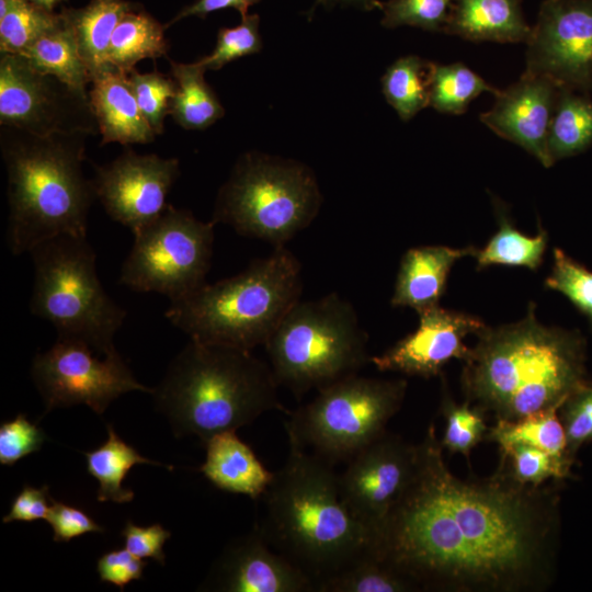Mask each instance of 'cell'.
I'll list each match as a JSON object with an SVG mask.
<instances>
[{
  "label": "cell",
  "instance_id": "obj_21",
  "mask_svg": "<svg viewBox=\"0 0 592 592\" xmlns=\"http://www.w3.org/2000/svg\"><path fill=\"white\" fill-rule=\"evenodd\" d=\"M475 247L420 246L401 258L394 293L392 307H410L417 312L437 306L446 289L453 265L462 258L476 254Z\"/></svg>",
  "mask_w": 592,
  "mask_h": 592
},
{
  "label": "cell",
  "instance_id": "obj_13",
  "mask_svg": "<svg viewBox=\"0 0 592 592\" xmlns=\"http://www.w3.org/2000/svg\"><path fill=\"white\" fill-rule=\"evenodd\" d=\"M0 124L42 137L99 132L89 96L12 54L0 58Z\"/></svg>",
  "mask_w": 592,
  "mask_h": 592
},
{
  "label": "cell",
  "instance_id": "obj_18",
  "mask_svg": "<svg viewBox=\"0 0 592 592\" xmlns=\"http://www.w3.org/2000/svg\"><path fill=\"white\" fill-rule=\"evenodd\" d=\"M206 587L225 592L316 591L314 579L277 551L258 526L227 546Z\"/></svg>",
  "mask_w": 592,
  "mask_h": 592
},
{
  "label": "cell",
  "instance_id": "obj_50",
  "mask_svg": "<svg viewBox=\"0 0 592 592\" xmlns=\"http://www.w3.org/2000/svg\"><path fill=\"white\" fill-rule=\"evenodd\" d=\"M32 3H35L39 7H43L49 11H53L54 7L62 0H27Z\"/></svg>",
  "mask_w": 592,
  "mask_h": 592
},
{
  "label": "cell",
  "instance_id": "obj_6",
  "mask_svg": "<svg viewBox=\"0 0 592 592\" xmlns=\"http://www.w3.org/2000/svg\"><path fill=\"white\" fill-rule=\"evenodd\" d=\"M303 288L299 260L277 247L240 273L170 301L164 317L191 340L252 351L265 344Z\"/></svg>",
  "mask_w": 592,
  "mask_h": 592
},
{
  "label": "cell",
  "instance_id": "obj_15",
  "mask_svg": "<svg viewBox=\"0 0 592 592\" xmlns=\"http://www.w3.org/2000/svg\"><path fill=\"white\" fill-rule=\"evenodd\" d=\"M179 175L177 158L140 155L128 148L111 162L94 166L92 183L106 214L134 235L166 209Z\"/></svg>",
  "mask_w": 592,
  "mask_h": 592
},
{
  "label": "cell",
  "instance_id": "obj_45",
  "mask_svg": "<svg viewBox=\"0 0 592 592\" xmlns=\"http://www.w3.org/2000/svg\"><path fill=\"white\" fill-rule=\"evenodd\" d=\"M125 548L138 558H152L164 565L166 555L163 545L171 537V533L161 524L140 526L128 520L121 532Z\"/></svg>",
  "mask_w": 592,
  "mask_h": 592
},
{
  "label": "cell",
  "instance_id": "obj_7",
  "mask_svg": "<svg viewBox=\"0 0 592 592\" xmlns=\"http://www.w3.org/2000/svg\"><path fill=\"white\" fill-rule=\"evenodd\" d=\"M368 335L354 306L338 293L298 300L263 345L278 384L296 398L358 374Z\"/></svg>",
  "mask_w": 592,
  "mask_h": 592
},
{
  "label": "cell",
  "instance_id": "obj_27",
  "mask_svg": "<svg viewBox=\"0 0 592 592\" xmlns=\"http://www.w3.org/2000/svg\"><path fill=\"white\" fill-rule=\"evenodd\" d=\"M21 56L36 71L53 76L76 92L89 96L87 86L91 82V73L64 16L58 26L39 37Z\"/></svg>",
  "mask_w": 592,
  "mask_h": 592
},
{
  "label": "cell",
  "instance_id": "obj_38",
  "mask_svg": "<svg viewBox=\"0 0 592 592\" xmlns=\"http://www.w3.org/2000/svg\"><path fill=\"white\" fill-rule=\"evenodd\" d=\"M454 0H387L379 1L382 25L387 29L413 26L429 32L445 33Z\"/></svg>",
  "mask_w": 592,
  "mask_h": 592
},
{
  "label": "cell",
  "instance_id": "obj_23",
  "mask_svg": "<svg viewBox=\"0 0 592 592\" xmlns=\"http://www.w3.org/2000/svg\"><path fill=\"white\" fill-rule=\"evenodd\" d=\"M522 0H454L445 34L471 42L526 43Z\"/></svg>",
  "mask_w": 592,
  "mask_h": 592
},
{
  "label": "cell",
  "instance_id": "obj_12",
  "mask_svg": "<svg viewBox=\"0 0 592 592\" xmlns=\"http://www.w3.org/2000/svg\"><path fill=\"white\" fill-rule=\"evenodd\" d=\"M94 352L82 341L58 338L50 349L34 356L31 376L46 412L87 405L102 414L123 394L135 390L152 394L153 388L134 377L117 351L103 358L94 356Z\"/></svg>",
  "mask_w": 592,
  "mask_h": 592
},
{
  "label": "cell",
  "instance_id": "obj_43",
  "mask_svg": "<svg viewBox=\"0 0 592 592\" xmlns=\"http://www.w3.org/2000/svg\"><path fill=\"white\" fill-rule=\"evenodd\" d=\"M46 434L26 415L19 413L14 419L0 424V464L13 466L25 456L41 449Z\"/></svg>",
  "mask_w": 592,
  "mask_h": 592
},
{
  "label": "cell",
  "instance_id": "obj_35",
  "mask_svg": "<svg viewBox=\"0 0 592 592\" xmlns=\"http://www.w3.org/2000/svg\"><path fill=\"white\" fill-rule=\"evenodd\" d=\"M499 91L464 64L433 65L430 106L437 112L463 114L478 95L485 92L496 95Z\"/></svg>",
  "mask_w": 592,
  "mask_h": 592
},
{
  "label": "cell",
  "instance_id": "obj_26",
  "mask_svg": "<svg viewBox=\"0 0 592 592\" xmlns=\"http://www.w3.org/2000/svg\"><path fill=\"white\" fill-rule=\"evenodd\" d=\"M175 93L170 115L184 129H206L225 115L215 91L204 79L206 69L198 62L183 64L169 60Z\"/></svg>",
  "mask_w": 592,
  "mask_h": 592
},
{
  "label": "cell",
  "instance_id": "obj_46",
  "mask_svg": "<svg viewBox=\"0 0 592 592\" xmlns=\"http://www.w3.org/2000/svg\"><path fill=\"white\" fill-rule=\"evenodd\" d=\"M146 565L141 558L122 548L103 554L96 561V571L102 582L114 584L123 591L130 581L143 577Z\"/></svg>",
  "mask_w": 592,
  "mask_h": 592
},
{
  "label": "cell",
  "instance_id": "obj_20",
  "mask_svg": "<svg viewBox=\"0 0 592 592\" xmlns=\"http://www.w3.org/2000/svg\"><path fill=\"white\" fill-rule=\"evenodd\" d=\"M89 102L95 116L100 145L118 143L123 146L149 144L157 136L144 115L127 79V72L111 65L91 79Z\"/></svg>",
  "mask_w": 592,
  "mask_h": 592
},
{
  "label": "cell",
  "instance_id": "obj_44",
  "mask_svg": "<svg viewBox=\"0 0 592 592\" xmlns=\"http://www.w3.org/2000/svg\"><path fill=\"white\" fill-rule=\"evenodd\" d=\"M46 521L53 528V540L57 543H67L86 533L105 532L86 511L53 498Z\"/></svg>",
  "mask_w": 592,
  "mask_h": 592
},
{
  "label": "cell",
  "instance_id": "obj_4",
  "mask_svg": "<svg viewBox=\"0 0 592 592\" xmlns=\"http://www.w3.org/2000/svg\"><path fill=\"white\" fill-rule=\"evenodd\" d=\"M84 134L36 136L1 126L8 178L7 243L13 255L59 235L87 237L95 197L83 173Z\"/></svg>",
  "mask_w": 592,
  "mask_h": 592
},
{
  "label": "cell",
  "instance_id": "obj_11",
  "mask_svg": "<svg viewBox=\"0 0 592 592\" xmlns=\"http://www.w3.org/2000/svg\"><path fill=\"white\" fill-rule=\"evenodd\" d=\"M215 225L169 204L151 223L134 234V243L118 277L140 293L155 292L178 300L206 283Z\"/></svg>",
  "mask_w": 592,
  "mask_h": 592
},
{
  "label": "cell",
  "instance_id": "obj_16",
  "mask_svg": "<svg viewBox=\"0 0 592 592\" xmlns=\"http://www.w3.org/2000/svg\"><path fill=\"white\" fill-rule=\"evenodd\" d=\"M414 458L415 444L386 431L339 474L342 500L369 539L406 489Z\"/></svg>",
  "mask_w": 592,
  "mask_h": 592
},
{
  "label": "cell",
  "instance_id": "obj_17",
  "mask_svg": "<svg viewBox=\"0 0 592 592\" xmlns=\"http://www.w3.org/2000/svg\"><path fill=\"white\" fill-rule=\"evenodd\" d=\"M417 329L397 341L371 363L379 372H395L425 379L442 375L443 367L453 358L463 361L469 349L467 335L486 327L473 315L453 311L440 305L418 312Z\"/></svg>",
  "mask_w": 592,
  "mask_h": 592
},
{
  "label": "cell",
  "instance_id": "obj_8",
  "mask_svg": "<svg viewBox=\"0 0 592 592\" xmlns=\"http://www.w3.org/2000/svg\"><path fill=\"white\" fill-rule=\"evenodd\" d=\"M29 254L34 265L31 312L49 321L58 338L82 341L102 355L117 351L114 335L127 312L105 292L87 237L59 235Z\"/></svg>",
  "mask_w": 592,
  "mask_h": 592
},
{
  "label": "cell",
  "instance_id": "obj_49",
  "mask_svg": "<svg viewBox=\"0 0 592 592\" xmlns=\"http://www.w3.org/2000/svg\"><path fill=\"white\" fill-rule=\"evenodd\" d=\"M346 4L354 5L365 11H371L373 9H378V0H316L314 8L319 4L322 5H333V4Z\"/></svg>",
  "mask_w": 592,
  "mask_h": 592
},
{
  "label": "cell",
  "instance_id": "obj_22",
  "mask_svg": "<svg viewBox=\"0 0 592 592\" xmlns=\"http://www.w3.org/2000/svg\"><path fill=\"white\" fill-rule=\"evenodd\" d=\"M205 462L198 470L219 490L243 494L253 500L262 498L274 473L267 470L236 431H225L204 443Z\"/></svg>",
  "mask_w": 592,
  "mask_h": 592
},
{
  "label": "cell",
  "instance_id": "obj_3",
  "mask_svg": "<svg viewBox=\"0 0 592 592\" xmlns=\"http://www.w3.org/2000/svg\"><path fill=\"white\" fill-rule=\"evenodd\" d=\"M288 454L263 494L267 542L317 584L368 551L369 537L342 500L333 464L287 437Z\"/></svg>",
  "mask_w": 592,
  "mask_h": 592
},
{
  "label": "cell",
  "instance_id": "obj_47",
  "mask_svg": "<svg viewBox=\"0 0 592 592\" xmlns=\"http://www.w3.org/2000/svg\"><path fill=\"white\" fill-rule=\"evenodd\" d=\"M49 487L35 488L24 485L11 502L9 513L2 517L3 523L33 522L46 520L50 505Z\"/></svg>",
  "mask_w": 592,
  "mask_h": 592
},
{
  "label": "cell",
  "instance_id": "obj_33",
  "mask_svg": "<svg viewBox=\"0 0 592 592\" xmlns=\"http://www.w3.org/2000/svg\"><path fill=\"white\" fill-rule=\"evenodd\" d=\"M62 21L56 14L27 0H0V52L22 55L39 37Z\"/></svg>",
  "mask_w": 592,
  "mask_h": 592
},
{
  "label": "cell",
  "instance_id": "obj_2",
  "mask_svg": "<svg viewBox=\"0 0 592 592\" xmlns=\"http://www.w3.org/2000/svg\"><path fill=\"white\" fill-rule=\"evenodd\" d=\"M476 337L463 360V395L494 421H515L561 406L587 382L582 334L544 326L533 304L517 322L486 326Z\"/></svg>",
  "mask_w": 592,
  "mask_h": 592
},
{
  "label": "cell",
  "instance_id": "obj_31",
  "mask_svg": "<svg viewBox=\"0 0 592 592\" xmlns=\"http://www.w3.org/2000/svg\"><path fill=\"white\" fill-rule=\"evenodd\" d=\"M554 406L533 412L515 421H496L489 426L486 441L499 448L511 444H525L572 462L567 455V439L558 411Z\"/></svg>",
  "mask_w": 592,
  "mask_h": 592
},
{
  "label": "cell",
  "instance_id": "obj_10",
  "mask_svg": "<svg viewBox=\"0 0 592 592\" xmlns=\"http://www.w3.org/2000/svg\"><path fill=\"white\" fill-rule=\"evenodd\" d=\"M407 387L403 378L345 377L289 413L287 437L333 465L349 460L386 432Z\"/></svg>",
  "mask_w": 592,
  "mask_h": 592
},
{
  "label": "cell",
  "instance_id": "obj_41",
  "mask_svg": "<svg viewBox=\"0 0 592 592\" xmlns=\"http://www.w3.org/2000/svg\"><path fill=\"white\" fill-rule=\"evenodd\" d=\"M259 27L260 16L247 14L239 25L219 29L214 50L197 61L206 70H218L236 59L259 53L262 49Z\"/></svg>",
  "mask_w": 592,
  "mask_h": 592
},
{
  "label": "cell",
  "instance_id": "obj_25",
  "mask_svg": "<svg viewBox=\"0 0 592 592\" xmlns=\"http://www.w3.org/2000/svg\"><path fill=\"white\" fill-rule=\"evenodd\" d=\"M106 441L95 449L83 453L88 473L99 482L96 492L99 502H130L134 499V491L123 487V481L130 468L136 465L148 464L173 470V466L144 457L123 441L111 424L106 425Z\"/></svg>",
  "mask_w": 592,
  "mask_h": 592
},
{
  "label": "cell",
  "instance_id": "obj_5",
  "mask_svg": "<svg viewBox=\"0 0 592 592\" xmlns=\"http://www.w3.org/2000/svg\"><path fill=\"white\" fill-rule=\"evenodd\" d=\"M277 388L270 364L252 351L190 339L151 395L177 437L195 435L204 444L265 412L284 411Z\"/></svg>",
  "mask_w": 592,
  "mask_h": 592
},
{
  "label": "cell",
  "instance_id": "obj_37",
  "mask_svg": "<svg viewBox=\"0 0 592 592\" xmlns=\"http://www.w3.org/2000/svg\"><path fill=\"white\" fill-rule=\"evenodd\" d=\"M499 465L523 485L540 486L548 480H561L570 475L572 462L525 444L500 447Z\"/></svg>",
  "mask_w": 592,
  "mask_h": 592
},
{
  "label": "cell",
  "instance_id": "obj_36",
  "mask_svg": "<svg viewBox=\"0 0 592 592\" xmlns=\"http://www.w3.org/2000/svg\"><path fill=\"white\" fill-rule=\"evenodd\" d=\"M439 411L445 421L444 433L440 440L443 449L465 456L469 464L471 451L486 440L489 430L486 415L467 401H454L444 378Z\"/></svg>",
  "mask_w": 592,
  "mask_h": 592
},
{
  "label": "cell",
  "instance_id": "obj_32",
  "mask_svg": "<svg viewBox=\"0 0 592 592\" xmlns=\"http://www.w3.org/2000/svg\"><path fill=\"white\" fill-rule=\"evenodd\" d=\"M433 65L419 56H405L382 77L383 94L402 121L411 119L430 105Z\"/></svg>",
  "mask_w": 592,
  "mask_h": 592
},
{
  "label": "cell",
  "instance_id": "obj_9",
  "mask_svg": "<svg viewBox=\"0 0 592 592\" xmlns=\"http://www.w3.org/2000/svg\"><path fill=\"white\" fill-rule=\"evenodd\" d=\"M321 204L318 182L307 166L247 152L220 186L210 220L277 248L307 228Z\"/></svg>",
  "mask_w": 592,
  "mask_h": 592
},
{
  "label": "cell",
  "instance_id": "obj_24",
  "mask_svg": "<svg viewBox=\"0 0 592 592\" xmlns=\"http://www.w3.org/2000/svg\"><path fill=\"white\" fill-rule=\"evenodd\" d=\"M138 7L126 0H91L83 8L62 10L61 15L72 30L91 79L109 65L107 52L117 24Z\"/></svg>",
  "mask_w": 592,
  "mask_h": 592
},
{
  "label": "cell",
  "instance_id": "obj_28",
  "mask_svg": "<svg viewBox=\"0 0 592 592\" xmlns=\"http://www.w3.org/2000/svg\"><path fill=\"white\" fill-rule=\"evenodd\" d=\"M591 145L592 98L560 87L547 138L551 164L579 155Z\"/></svg>",
  "mask_w": 592,
  "mask_h": 592
},
{
  "label": "cell",
  "instance_id": "obj_1",
  "mask_svg": "<svg viewBox=\"0 0 592 592\" xmlns=\"http://www.w3.org/2000/svg\"><path fill=\"white\" fill-rule=\"evenodd\" d=\"M430 424L415 444L409 482L369 539L368 553L417 591L543 592L550 587L559 497L503 468L462 479Z\"/></svg>",
  "mask_w": 592,
  "mask_h": 592
},
{
  "label": "cell",
  "instance_id": "obj_34",
  "mask_svg": "<svg viewBox=\"0 0 592 592\" xmlns=\"http://www.w3.org/2000/svg\"><path fill=\"white\" fill-rule=\"evenodd\" d=\"M320 592H417L414 584L368 551L317 584Z\"/></svg>",
  "mask_w": 592,
  "mask_h": 592
},
{
  "label": "cell",
  "instance_id": "obj_19",
  "mask_svg": "<svg viewBox=\"0 0 592 592\" xmlns=\"http://www.w3.org/2000/svg\"><path fill=\"white\" fill-rule=\"evenodd\" d=\"M559 89L550 78L525 70L516 82L494 95L492 107L480 115V121L549 168L547 138Z\"/></svg>",
  "mask_w": 592,
  "mask_h": 592
},
{
  "label": "cell",
  "instance_id": "obj_48",
  "mask_svg": "<svg viewBox=\"0 0 592 592\" xmlns=\"http://www.w3.org/2000/svg\"><path fill=\"white\" fill-rule=\"evenodd\" d=\"M260 1L262 0H196L192 4L182 9L164 26L167 29L187 16H198L204 19L212 12L229 8L237 10L241 18H243L248 14L249 8L259 3Z\"/></svg>",
  "mask_w": 592,
  "mask_h": 592
},
{
  "label": "cell",
  "instance_id": "obj_14",
  "mask_svg": "<svg viewBox=\"0 0 592 592\" xmlns=\"http://www.w3.org/2000/svg\"><path fill=\"white\" fill-rule=\"evenodd\" d=\"M525 44L526 71L592 93V0H544Z\"/></svg>",
  "mask_w": 592,
  "mask_h": 592
},
{
  "label": "cell",
  "instance_id": "obj_29",
  "mask_svg": "<svg viewBox=\"0 0 592 592\" xmlns=\"http://www.w3.org/2000/svg\"><path fill=\"white\" fill-rule=\"evenodd\" d=\"M499 228L487 244L477 250V270L490 265L523 266L536 271L542 264L548 236L539 225L538 234L528 237L517 230L510 220L505 205L493 198Z\"/></svg>",
  "mask_w": 592,
  "mask_h": 592
},
{
  "label": "cell",
  "instance_id": "obj_40",
  "mask_svg": "<svg viewBox=\"0 0 592 592\" xmlns=\"http://www.w3.org/2000/svg\"><path fill=\"white\" fill-rule=\"evenodd\" d=\"M545 286L565 295L588 319L592 329V272L565 253L554 249V263Z\"/></svg>",
  "mask_w": 592,
  "mask_h": 592
},
{
  "label": "cell",
  "instance_id": "obj_39",
  "mask_svg": "<svg viewBox=\"0 0 592 592\" xmlns=\"http://www.w3.org/2000/svg\"><path fill=\"white\" fill-rule=\"evenodd\" d=\"M127 79L141 114L155 134L161 135L175 93L174 79L157 70L139 72L135 68L127 72Z\"/></svg>",
  "mask_w": 592,
  "mask_h": 592
},
{
  "label": "cell",
  "instance_id": "obj_30",
  "mask_svg": "<svg viewBox=\"0 0 592 592\" xmlns=\"http://www.w3.org/2000/svg\"><path fill=\"white\" fill-rule=\"evenodd\" d=\"M166 26L145 11L126 13L111 38L107 64L125 72L143 59L167 56Z\"/></svg>",
  "mask_w": 592,
  "mask_h": 592
},
{
  "label": "cell",
  "instance_id": "obj_42",
  "mask_svg": "<svg viewBox=\"0 0 592 592\" xmlns=\"http://www.w3.org/2000/svg\"><path fill=\"white\" fill-rule=\"evenodd\" d=\"M567 439V455L572 460L579 447L592 441V383L572 391L559 408Z\"/></svg>",
  "mask_w": 592,
  "mask_h": 592
}]
</instances>
